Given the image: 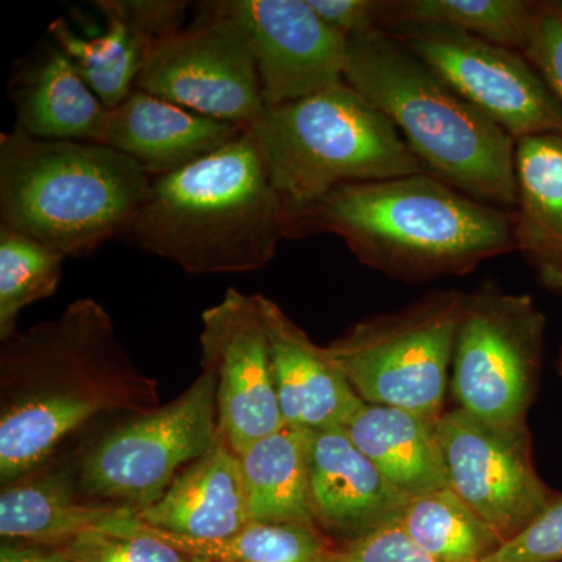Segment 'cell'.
<instances>
[{"instance_id": "cell-1", "label": "cell", "mask_w": 562, "mask_h": 562, "mask_svg": "<svg viewBox=\"0 0 562 562\" xmlns=\"http://www.w3.org/2000/svg\"><path fill=\"white\" fill-rule=\"evenodd\" d=\"M158 406L160 383L132 360L103 305L69 303L0 346V486L49 464L92 420Z\"/></svg>"}, {"instance_id": "cell-2", "label": "cell", "mask_w": 562, "mask_h": 562, "mask_svg": "<svg viewBox=\"0 0 562 562\" xmlns=\"http://www.w3.org/2000/svg\"><path fill=\"white\" fill-rule=\"evenodd\" d=\"M339 236L358 261L417 283L462 276L516 250L514 211L476 201L431 173L358 181L284 214V236Z\"/></svg>"}, {"instance_id": "cell-3", "label": "cell", "mask_w": 562, "mask_h": 562, "mask_svg": "<svg viewBox=\"0 0 562 562\" xmlns=\"http://www.w3.org/2000/svg\"><path fill=\"white\" fill-rule=\"evenodd\" d=\"M284 236V205L251 131L151 179L121 239L191 276L260 271Z\"/></svg>"}, {"instance_id": "cell-4", "label": "cell", "mask_w": 562, "mask_h": 562, "mask_svg": "<svg viewBox=\"0 0 562 562\" xmlns=\"http://www.w3.org/2000/svg\"><path fill=\"white\" fill-rule=\"evenodd\" d=\"M344 79L382 111L431 176L514 211L516 143L383 29L351 36Z\"/></svg>"}, {"instance_id": "cell-5", "label": "cell", "mask_w": 562, "mask_h": 562, "mask_svg": "<svg viewBox=\"0 0 562 562\" xmlns=\"http://www.w3.org/2000/svg\"><path fill=\"white\" fill-rule=\"evenodd\" d=\"M150 187L138 162L103 144L0 133V225L66 258L122 238Z\"/></svg>"}, {"instance_id": "cell-6", "label": "cell", "mask_w": 562, "mask_h": 562, "mask_svg": "<svg viewBox=\"0 0 562 562\" xmlns=\"http://www.w3.org/2000/svg\"><path fill=\"white\" fill-rule=\"evenodd\" d=\"M250 131L284 214L342 184L430 173L382 111L347 81L266 106Z\"/></svg>"}, {"instance_id": "cell-7", "label": "cell", "mask_w": 562, "mask_h": 562, "mask_svg": "<svg viewBox=\"0 0 562 562\" xmlns=\"http://www.w3.org/2000/svg\"><path fill=\"white\" fill-rule=\"evenodd\" d=\"M465 295L427 292L397 312L357 322L325 349L362 402L438 420Z\"/></svg>"}, {"instance_id": "cell-8", "label": "cell", "mask_w": 562, "mask_h": 562, "mask_svg": "<svg viewBox=\"0 0 562 562\" xmlns=\"http://www.w3.org/2000/svg\"><path fill=\"white\" fill-rule=\"evenodd\" d=\"M220 436L216 382L201 375L154 412L128 416L74 458L83 501L140 513Z\"/></svg>"}, {"instance_id": "cell-9", "label": "cell", "mask_w": 562, "mask_h": 562, "mask_svg": "<svg viewBox=\"0 0 562 562\" xmlns=\"http://www.w3.org/2000/svg\"><path fill=\"white\" fill-rule=\"evenodd\" d=\"M546 325L528 294L487 283L465 295L450 373L457 408L495 427L527 425Z\"/></svg>"}, {"instance_id": "cell-10", "label": "cell", "mask_w": 562, "mask_h": 562, "mask_svg": "<svg viewBox=\"0 0 562 562\" xmlns=\"http://www.w3.org/2000/svg\"><path fill=\"white\" fill-rule=\"evenodd\" d=\"M487 120L519 140L562 135V106L520 52L435 24L383 29Z\"/></svg>"}, {"instance_id": "cell-11", "label": "cell", "mask_w": 562, "mask_h": 562, "mask_svg": "<svg viewBox=\"0 0 562 562\" xmlns=\"http://www.w3.org/2000/svg\"><path fill=\"white\" fill-rule=\"evenodd\" d=\"M135 90L250 131L266 110L260 77L241 29L199 3L188 29L155 44Z\"/></svg>"}, {"instance_id": "cell-12", "label": "cell", "mask_w": 562, "mask_h": 562, "mask_svg": "<svg viewBox=\"0 0 562 562\" xmlns=\"http://www.w3.org/2000/svg\"><path fill=\"white\" fill-rule=\"evenodd\" d=\"M436 430L447 486L503 541L525 530L557 495L536 472L527 425L495 427L454 408L439 417Z\"/></svg>"}, {"instance_id": "cell-13", "label": "cell", "mask_w": 562, "mask_h": 562, "mask_svg": "<svg viewBox=\"0 0 562 562\" xmlns=\"http://www.w3.org/2000/svg\"><path fill=\"white\" fill-rule=\"evenodd\" d=\"M202 371L216 382L220 432L236 453L283 427L271 349L258 302L228 288L202 314Z\"/></svg>"}, {"instance_id": "cell-14", "label": "cell", "mask_w": 562, "mask_h": 562, "mask_svg": "<svg viewBox=\"0 0 562 562\" xmlns=\"http://www.w3.org/2000/svg\"><path fill=\"white\" fill-rule=\"evenodd\" d=\"M205 5L241 29L266 106L346 81L349 40L322 20L308 0H214Z\"/></svg>"}, {"instance_id": "cell-15", "label": "cell", "mask_w": 562, "mask_h": 562, "mask_svg": "<svg viewBox=\"0 0 562 562\" xmlns=\"http://www.w3.org/2000/svg\"><path fill=\"white\" fill-rule=\"evenodd\" d=\"M188 5L179 0H98L94 7L106 22L101 35H76L63 18L52 22L49 35L103 105L114 109L135 90L155 44L184 29Z\"/></svg>"}, {"instance_id": "cell-16", "label": "cell", "mask_w": 562, "mask_h": 562, "mask_svg": "<svg viewBox=\"0 0 562 562\" xmlns=\"http://www.w3.org/2000/svg\"><path fill=\"white\" fill-rule=\"evenodd\" d=\"M308 469L314 527L330 547L397 522L408 502L344 427L310 430Z\"/></svg>"}, {"instance_id": "cell-17", "label": "cell", "mask_w": 562, "mask_h": 562, "mask_svg": "<svg viewBox=\"0 0 562 562\" xmlns=\"http://www.w3.org/2000/svg\"><path fill=\"white\" fill-rule=\"evenodd\" d=\"M271 349L273 386L284 424L303 430L346 427L364 402L333 362L280 305L258 294Z\"/></svg>"}, {"instance_id": "cell-18", "label": "cell", "mask_w": 562, "mask_h": 562, "mask_svg": "<svg viewBox=\"0 0 562 562\" xmlns=\"http://www.w3.org/2000/svg\"><path fill=\"white\" fill-rule=\"evenodd\" d=\"M244 132L239 125L133 90L124 102L109 109L101 144L127 155L155 179L187 168Z\"/></svg>"}, {"instance_id": "cell-19", "label": "cell", "mask_w": 562, "mask_h": 562, "mask_svg": "<svg viewBox=\"0 0 562 562\" xmlns=\"http://www.w3.org/2000/svg\"><path fill=\"white\" fill-rule=\"evenodd\" d=\"M132 509L83 501L76 460L50 461L0 491V536L3 541L60 547L91 530H109Z\"/></svg>"}, {"instance_id": "cell-20", "label": "cell", "mask_w": 562, "mask_h": 562, "mask_svg": "<svg viewBox=\"0 0 562 562\" xmlns=\"http://www.w3.org/2000/svg\"><path fill=\"white\" fill-rule=\"evenodd\" d=\"M155 530L190 539H222L251 522L239 454L217 436L160 501L138 513Z\"/></svg>"}, {"instance_id": "cell-21", "label": "cell", "mask_w": 562, "mask_h": 562, "mask_svg": "<svg viewBox=\"0 0 562 562\" xmlns=\"http://www.w3.org/2000/svg\"><path fill=\"white\" fill-rule=\"evenodd\" d=\"M11 101L16 127L33 138L101 144L109 109L57 46L18 72Z\"/></svg>"}, {"instance_id": "cell-22", "label": "cell", "mask_w": 562, "mask_h": 562, "mask_svg": "<svg viewBox=\"0 0 562 562\" xmlns=\"http://www.w3.org/2000/svg\"><path fill=\"white\" fill-rule=\"evenodd\" d=\"M516 250L539 279L562 294V135L543 133L516 143Z\"/></svg>"}, {"instance_id": "cell-23", "label": "cell", "mask_w": 562, "mask_h": 562, "mask_svg": "<svg viewBox=\"0 0 562 562\" xmlns=\"http://www.w3.org/2000/svg\"><path fill=\"white\" fill-rule=\"evenodd\" d=\"M436 422L394 406L364 403L344 428L379 471L412 498L447 487Z\"/></svg>"}, {"instance_id": "cell-24", "label": "cell", "mask_w": 562, "mask_h": 562, "mask_svg": "<svg viewBox=\"0 0 562 562\" xmlns=\"http://www.w3.org/2000/svg\"><path fill=\"white\" fill-rule=\"evenodd\" d=\"M308 432L283 425L239 454L251 522L314 527Z\"/></svg>"}, {"instance_id": "cell-25", "label": "cell", "mask_w": 562, "mask_h": 562, "mask_svg": "<svg viewBox=\"0 0 562 562\" xmlns=\"http://www.w3.org/2000/svg\"><path fill=\"white\" fill-rule=\"evenodd\" d=\"M397 524L442 562H484L505 543L449 486L408 498Z\"/></svg>"}, {"instance_id": "cell-26", "label": "cell", "mask_w": 562, "mask_h": 562, "mask_svg": "<svg viewBox=\"0 0 562 562\" xmlns=\"http://www.w3.org/2000/svg\"><path fill=\"white\" fill-rule=\"evenodd\" d=\"M536 3L525 0H386L383 29L392 24H435L469 33L525 54Z\"/></svg>"}, {"instance_id": "cell-27", "label": "cell", "mask_w": 562, "mask_h": 562, "mask_svg": "<svg viewBox=\"0 0 562 562\" xmlns=\"http://www.w3.org/2000/svg\"><path fill=\"white\" fill-rule=\"evenodd\" d=\"M150 531L209 562H314L330 549L316 527L302 524L250 522L222 539H190L155 528Z\"/></svg>"}, {"instance_id": "cell-28", "label": "cell", "mask_w": 562, "mask_h": 562, "mask_svg": "<svg viewBox=\"0 0 562 562\" xmlns=\"http://www.w3.org/2000/svg\"><path fill=\"white\" fill-rule=\"evenodd\" d=\"M65 255L24 233L0 225V342L18 335V319L32 303L52 297Z\"/></svg>"}, {"instance_id": "cell-29", "label": "cell", "mask_w": 562, "mask_h": 562, "mask_svg": "<svg viewBox=\"0 0 562 562\" xmlns=\"http://www.w3.org/2000/svg\"><path fill=\"white\" fill-rule=\"evenodd\" d=\"M70 562H209L158 538L138 513L110 530H91L60 547Z\"/></svg>"}, {"instance_id": "cell-30", "label": "cell", "mask_w": 562, "mask_h": 562, "mask_svg": "<svg viewBox=\"0 0 562 562\" xmlns=\"http://www.w3.org/2000/svg\"><path fill=\"white\" fill-rule=\"evenodd\" d=\"M484 562H562V494Z\"/></svg>"}, {"instance_id": "cell-31", "label": "cell", "mask_w": 562, "mask_h": 562, "mask_svg": "<svg viewBox=\"0 0 562 562\" xmlns=\"http://www.w3.org/2000/svg\"><path fill=\"white\" fill-rule=\"evenodd\" d=\"M327 554L330 562H442L417 546L397 522L355 541L331 546Z\"/></svg>"}, {"instance_id": "cell-32", "label": "cell", "mask_w": 562, "mask_h": 562, "mask_svg": "<svg viewBox=\"0 0 562 562\" xmlns=\"http://www.w3.org/2000/svg\"><path fill=\"white\" fill-rule=\"evenodd\" d=\"M525 58L538 70L562 106V3H536Z\"/></svg>"}, {"instance_id": "cell-33", "label": "cell", "mask_w": 562, "mask_h": 562, "mask_svg": "<svg viewBox=\"0 0 562 562\" xmlns=\"http://www.w3.org/2000/svg\"><path fill=\"white\" fill-rule=\"evenodd\" d=\"M314 11L347 40L383 29L386 0H308Z\"/></svg>"}, {"instance_id": "cell-34", "label": "cell", "mask_w": 562, "mask_h": 562, "mask_svg": "<svg viewBox=\"0 0 562 562\" xmlns=\"http://www.w3.org/2000/svg\"><path fill=\"white\" fill-rule=\"evenodd\" d=\"M0 562H70L57 547L21 541H3Z\"/></svg>"}, {"instance_id": "cell-35", "label": "cell", "mask_w": 562, "mask_h": 562, "mask_svg": "<svg viewBox=\"0 0 562 562\" xmlns=\"http://www.w3.org/2000/svg\"><path fill=\"white\" fill-rule=\"evenodd\" d=\"M558 372L561 373V376H562V347H561V351H560V357H558Z\"/></svg>"}, {"instance_id": "cell-36", "label": "cell", "mask_w": 562, "mask_h": 562, "mask_svg": "<svg viewBox=\"0 0 562 562\" xmlns=\"http://www.w3.org/2000/svg\"><path fill=\"white\" fill-rule=\"evenodd\" d=\"M314 562H330V560H328V554L325 553L324 557L319 558V560L314 561Z\"/></svg>"}]
</instances>
